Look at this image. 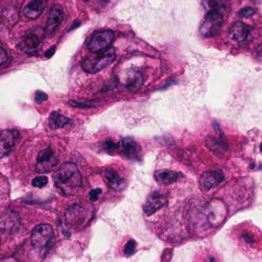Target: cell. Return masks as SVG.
<instances>
[{"instance_id":"9","label":"cell","mask_w":262,"mask_h":262,"mask_svg":"<svg viewBox=\"0 0 262 262\" xmlns=\"http://www.w3.org/2000/svg\"><path fill=\"white\" fill-rule=\"evenodd\" d=\"M63 19L64 12L62 7L58 4L53 6L50 10L48 22H47V27H46L47 36H53L57 30L58 27L62 24Z\"/></svg>"},{"instance_id":"17","label":"cell","mask_w":262,"mask_h":262,"mask_svg":"<svg viewBox=\"0 0 262 262\" xmlns=\"http://www.w3.org/2000/svg\"><path fill=\"white\" fill-rule=\"evenodd\" d=\"M70 121L68 118L59 114L57 112H53L50 114L49 126L53 130L59 129L67 125Z\"/></svg>"},{"instance_id":"8","label":"cell","mask_w":262,"mask_h":262,"mask_svg":"<svg viewBox=\"0 0 262 262\" xmlns=\"http://www.w3.org/2000/svg\"><path fill=\"white\" fill-rule=\"evenodd\" d=\"M168 202L167 194L159 191L151 192L147 198L144 205V211L147 215L155 214L158 210L165 206Z\"/></svg>"},{"instance_id":"7","label":"cell","mask_w":262,"mask_h":262,"mask_svg":"<svg viewBox=\"0 0 262 262\" xmlns=\"http://www.w3.org/2000/svg\"><path fill=\"white\" fill-rule=\"evenodd\" d=\"M254 35V29L242 21H237L231 26L229 31V36L231 39L239 42L245 43L250 42Z\"/></svg>"},{"instance_id":"1","label":"cell","mask_w":262,"mask_h":262,"mask_svg":"<svg viewBox=\"0 0 262 262\" xmlns=\"http://www.w3.org/2000/svg\"><path fill=\"white\" fill-rule=\"evenodd\" d=\"M53 180L60 188H76L82 185V176L73 163H65L54 173Z\"/></svg>"},{"instance_id":"20","label":"cell","mask_w":262,"mask_h":262,"mask_svg":"<svg viewBox=\"0 0 262 262\" xmlns=\"http://www.w3.org/2000/svg\"><path fill=\"white\" fill-rule=\"evenodd\" d=\"M48 95L46 94L43 92L37 91L35 94V102L37 104H41L48 100Z\"/></svg>"},{"instance_id":"5","label":"cell","mask_w":262,"mask_h":262,"mask_svg":"<svg viewBox=\"0 0 262 262\" xmlns=\"http://www.w3.org/2000/svg\"><path fill=\"white\" fill-rule=\"evenodd\" d=\"M20 135L16 130H5L0 133V159L9 156L19 141Z\"/></svg>"},{"instance_id":"15","label":"cell","mask_w":262,"mask_h":262,"mask_svg":"<svg viewBox=\"0 0 262 262\" xmlns=\"http://www.w3.org/2000/svg\"><path fill=\"white\" fill-rule=\"evenodd\" d=\"M143 77L140 72L132 70L127 73L125 77V85L132 92L139 91L143 85Z\"/></svg>"},{"instance_id":"18","label":"cell","mask_w":262,"mask_h":262,"mask_svg":"<svg viewBox=\"0 0 262 262\" xmlns=\"http://www.w3.org/2000/svg\"><path fill=\"white\" fill-rule=\"evenodd\" d=\"M136 242L133 239L128 241L126 244H125V248H124V252L126 255H133L136 253Z\"/></svg>"},{"instance_id":"21","label":"cell","mask_w":262,"mask_h":262,"mask_svg":"<svg viewBox=\"0 0 262 262\" xmlns=\"http://www.w3.org/2000/svg\"><path fill=\"white\" fill-rule=\"evenodd\" d=\"M256 14V10L254 9L251 8V7H248V8L243 9L239 12V15L242 17L244 18H250L251 16H254Z\"/></svg>"},{"instance_id":"26","label":"cell","mask_w":262,"mask_h":262,"mask_svg":"<svg viewBox=\"0 0 262 262\" xmlns=\"http://www.w3.org/2000/svg\"><path fill=\"white\" fill-rule=\"evenodd\" d=\"M100 1L103 3V4H108L110 2V0H100Z\"/></svg>"},{"instance_id":"16","label":"cell","mask_w":262,"mask_h":262,"mask_svg":"<svg viewBox=\"0 0 262 262\" xmlns=\"http://www.w3.org/2000/svg\"><path fill=\"white\" fill-rule=\"evenodd\" d=\"M154 179L160 185H168L178 180L179 174L177 171H172V170H158L155 172Z\"/></svg>"},{"instance_id":"13","label":"cell","mask_w":262,"mask_h":262,"mask_svg":"<svg viewBox=\"0 0 262 262\" xmlns=\"http://www.w3.org/2000/svg\"><path fill=\"white\" fill-rule=\"evenodd\" d=\"M57 162L55 160L53 150L50 148H46L39 153L36 159L38 168L42 169L40 171L53 168L56 165Z\"/></svg>"},{"instance_id":"10","label":"cell","mask_w":262,"mask_h":262,"mask_svg":"<svg viewBox=\"0 0 262 262\" xmlns=\"http://www.w3.org/2000/svg\"><path fill=\"white\" fill-rule=\"evenodd\" d=\"M224 180V176L220 171H205L199 179V185L203 191H209L219 185Z\"/></svg>"},{"instance_id":"3","label":"cell","mask_w":262,"mask_h":262,"mask_svg":"<svg viewBox=\"0 0 262 262\" xmlns=\"http://www.w3.org/2000/svg\"><path fill=\"white\" fill-rule=\"evenodd\" d=\"M223 13L217 10H209L207 12L200 28V33L204 37H214L220 33L223 24Z\"/></svg>"},{"instance_id":"12","label":"cell","mask_w":262,"mask_h":262,"mask_svg":"<svg viewBox=\"0 0 262 262\" xmlns=\"http://www.w3.org/2000/svg\"><path fill=\"white\" fill-rule=\"evenodd\" d=\"M48 5V0H34L24 8V13L30 19L39 18Z\"/></svg>"},{"instance_id":"6","label":"cell","mask_w":262,"mask_h":262,"mask_svg":"<svg viewBox=\"0 0 262 262\" xmlns=\"http://www.w3.org/2000/svg\"><path fill=\"white\" fill-rule=\"evenodd\" d=\"M114 40V33L110 30H104L96 33L89 42L88 49L92 53H96L110 48Z\"/></svg>"},{"instance_id":"11","label":"cell","mask_w":262,"mask_h":262,"mask_svg":"<svg viewBox=\"0 0 262 262\" xmlns=\"http://www.w3.org/2000/svg\"><path fill=\"white\" fill-rule=\"evenodd\" d=\"M119 147L121 148V151L128 159L139 160L141 152H142V148L134 139L128 137L122 139Z\"/></svg>"},{"instance_id":"22","label":"cell","mask_w":262,"mask_h":262,"mask_svg":"<svg viewBox=\"0 0 262 262\" xmlns=\"http://www.w3.org/2000/svg\"><path fill=\"white\" fill-rule=\"evenodd\" d=\"M104 147L106 148L107 151H108L110 152V151H117L118 148H119V145L115 143V142H113L112 140H108L107 141V142H105Z\"/></svg>"},{"instance_id":"23","label":"cell","mask_w":262,"mask_h":262,"mask_svg":"<svg viewBox=\"0 0 262 262\" xmlns=\"http://www.w3.org/2000/svg\"><path fill=\"white\" fill-rule=\"evenodd\" d=\"M26 44L30 48H34V47L39 45V40H38V38L36 36H32L27 38Z\"/></svg>"},{"instance_id":"2","label":"cell","mask_w":262,"mask_h":262,"mask_svg":"<svg viewBox=\"0 0 262 262\" xmlns=\"http://www.w3.org/2000/svg\"><path fill=\"white\" fill-rule=\"evenodd\" d=\"M115 59H116V51L114 48L110 47L107 50L96 53L93 56L87 57L82 62V69L86 73H97L113 63Z\"/></svg>"},{"instance_id":"25","label":"cell","mask_w":262,"mask_h":262,"mask_svg":"<svg viewBox=\"0 0 262 262\" xmlns=\"http://www.w3.org/2000/svg\"><path fill=\"white\" fill-rule=\"evenodd\" d=\"M7 60V55L6 52L3 50L2 48H0V67L3 64L5 63L6 61Z\"/></svg>"},{"instance_id":"14","label":"cell","mask_w":262,"mask_h":262,"mask_svg":"<svg viewBox=\"0 0 262 262\" xmlns=\"http://www.w3.org/2000/svg\"><path fill=\"white\" fill-rule=\"evenodd\" d=\"M105 179L108 182V186L116 191H122L127 186V182L120 177L113 168H107L105 171Z\"/></svg>"},{"instance_id":"4","label":"cell","mask_w":262,"mask_h":262,"mask_svg":"<svg viewBox=\"0 0 262 262\" xmlns=\"http://www.w3.org/2000/svg\"><path fill=\"white\" fill-rule=\"evenodd\" d=\"M32 244L36 248H43L53 237V228L49 224L38 225L32 232Z\"/></svg>"},{"instance_id":"24","label":"cell","mask_w":262,"mask_h":262,"mask_svg":"<svg viewBox=\"0 0 262 262\" xmlns=\"http://www.w3.org/2000/svg\"><path fill=\"white\" fill-rule=\"evenodd\" d=\"M102 192V191L101 188H96V189L92 190L90 192V200H91L92 202H96L98 198H99V194Z\"/></svg>"},{"instance_id":"27","label":"cell","mask_w":262,"mask_h":262,"mask_svg":"<svg viewBox=\"0 0 262 262\" xmlns=\"http://www.w3.org/2000/svg\"><path fill=\"white\" fill-rule=\"evenodd\" d=\"M0 245H1V239H0Z\"/></svg>"},{"instance_id":"28","label":"cell","mask_w":262,"mask_h":262,"mask_svg":"<svg viewBox=\"0 0 262 262\" xmlns=\"http://www.w3.org/2000/svg\"><path fill=\"white\" fill-rule=\"evenodd\" d=\"M84 1H90V0H84Z\"/></svg>"},{"instance_id":"19","label":"cell","mask_w":262,"mask_h":262,"mask_svg":"<svg viewBox=\"0 0 262 262\" xmlns=\"http://www.w3.org/2000/svg\"><path fill=\"white\" fill-rule=\"evenodd\" d=\"M47 183H48V179L43 176H37V177L35 178L32 181V185L39 188L46 186Z\"/></svg>"}]
</instances>
